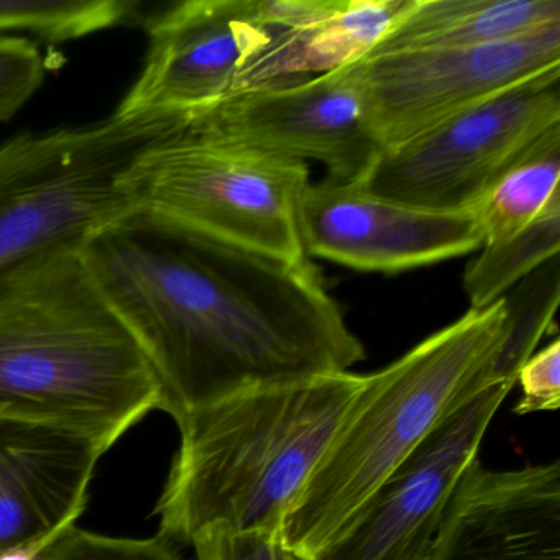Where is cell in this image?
Listing matches in <instances>:
<instances>
[{
    "instance_id": "cb8c5ba5",
    "label": "cell",
    "mask_w": 560,
    "mask_h": 560,
    "mask_svg": "<svg viewBox=\"0 0 560 560\" xmlns=\"http://www.w3.org/2000/svg\"><path fill=\"white\" fill-rule=\"evenodd\" d=\"M516 382L523 392L513 409L517 416L557 411L560 406V340L553 339L540 352L533 353L521 366Z\"/></svg>"
},
{
    "instance_id": "2e32d148",
    "label": "cell",
    "mask_w": 560,
    "mask_h": 560,
    "mask_svg": "<svg viewBox=\"0 0 560 560\" xmlns=\"http://www.w3.org/2000/svg\"><path fill=\"white\" fill-rule=\"evenodd\" d=\"M560 24V0H402L369 57L514 40Z\"/></svg>"
},
{
    "instance_id": "44dd1931",
    "label": "cell",
    "mask_w": 560,
    "mask_h": 560,
    "mask_svg": "<svg viewBox=\"0 0 560 560\" xmlns=\"http://www.w3.org/2000/svg\"><path fill=\"white\" fill-rule=\"evenodd\" d=\"M37 560H191L183 547L156 534L150 539H127L68 527L42 549Z\"/></svg>"
},
{
    "instance_id": "7402d4cb",
    "label": "cell",
    "mask_w": 560,
    "mask_h": 560,
    "mask_svg": "<svg viewBox=\"0 0 560 560\" xmlns=\"http://www.w3.org/2000/svg\"><path fill=\"white\" fill-rule=\"evenodd\" d=\"M47 77V61L31 38L0 35V124L32 100Z\"/></svg>"
},
{
    "instance_id": "ffe728a7",
    "label": "cell",
    "mask_w": 560,
    "mask_h": 560,
    "mask_svg": "<svg viewBox=\"0 0 560 560\" xmlns=\"http://www.w3.org/2000/svg\"><path fill=\"white\" fill-rule=\"evenodd\" d=\"M506 303V337L491 363L488 385L513 388L521 366L529 360L550 326H553L560 300V277L557 257L540 265L521 281Z\"/></svg>"
},
{
    "instance_id": "9a60e30c",
    "label": "cell",
    "mask_w": 560,
    "mask_h": 560,
    "mask_svg": "<svg viewBox=\"0 0 560 560\" xmlns=\"http://www.w3.org/2000/svg\"><path fill=\"white\" fill-rule=\"evenodd\" d=\"M401 4L402 0H258L261 42L242 71L237 93L320 77L362 60Z\"/></svg>"
},
{
    "instance_id": "30bf717a",
    "label": "cell",
    "mask_w": 560,
    "mask_h": 560,
    "mask_svg": "<svg viewBox=\"0 0 560 560\" xmlns=\"http://www.w3.org/2000/svg\"><path fill=\"white\" fill-rule=\"evenodd\" d=\"M511 386H488L445 419L317 560H428L445 511Z\"/></svg>"
},
{
    "instance_id": "4fadbf2b",
    "label": "cell",
    "mask_w": 560,
    "mask_h": 560,
    "mask_svg": "<svg viewBox=\"0 0 560 560\" xmlns=\"http://www.w3.org/2000/svg\"><path fill=\"white\" fill-rule=\"evenodd\" d=\"M107 451L78 432L0 418V557L42 552L77 526Z\"/></svg>"
},
{
    "instance_id": "7a4b0ae2",
    "label": "cell",
    "mask_w": 560,
    "mask_h": 560,
    "mask_svg": "<svg viewBox=\"0 0 560 560\" xmlns=\"http://www.w3.org/2000/svg\"><path fill=\"white\" fill-rule=\"evenodd\" d=\"M162 402L149 359L81 247L38 258L0 284V418L110 448Z\"/></svg>"
},
{
    "instance_id": "484cf974",
    "label": "cell",
    "mask_w": 560,
    "mask_h": 560,
    "mask_svg": "<svg viewBox=\"0 0 560 560\" xmlns=\"http://www.w3.org/2000/svg\"><path fill=\"white\" fill-rule=\"evenodd\" d=\"M291 560H298L296 557L291 556Z\"/></svg>"
},
{
    "instance_id": "277c9868",
    "label": "cell",
    "mask_w": 560,
    "mask_h": 560,
    "mask_svg": "<svg viewBox=\"0 0 560 560\" xmlns=\"http://www.w3.org/2000/svg\"><path fill=\"white\" fill-rule=\"evenodd\" d=\"M504 298L468 310L380 372L362 389L281 527L284 549L317 560L350 529L386 480L445 421L487 389L506 337Z\"/></svg>"
},
{
    "instance_id": "6da1fadb",
    "label": "cell",
    "mask_w": 560,
    "mask_h": 560,
    "mask_svg": "<svg viewBox=\"0 0 560 560\" xmlns=\"http://www.w3.org/2000/svg\"><path fill=\"white\" fill-rule=\"evenodd\" d=\"M81 255L176 422L245 389L350 372L365 347L311 260L209 244L132 212Z\"/></svg>"
},
{
    "instance_id": "ba28073f",
    "label": "cell",
    "mask_w": 560,
    "mask_h": 560,
    "mask_svg": "<svg viewBox=\"0 0 560 560\" xmlns=\"http://www.w3.org/2000/svg\"><path fill=\"white\" fill-rule=\"evenodd\" d=\"M192 133L258 155L316 162L327 182L359 183L382 153L352 65L293 83L242 91L201 116Z\"/></svg>"
},
{
    "instance_id": "5b68a950",
    "label": "cell",
    "mask_w": 560,
    "mask_h": 560,
    "mask_svg": "<svg viewBox=\"0 0 560 560\" xmlns=\"http://www.w3.org/2000/svg\"><path fill=\"white\" fill-rule=\"evenodd\" d=\"M179 124L175 117L113 114L0 143V284L132 214L127 173L147 147Z\"/></svg>"
},
{
    "instance_id": "7c38bea8",
    "label": "cell",
    "mask_w": 560,
    "mask_h": 560,
    "mask_svg": "<svg viewBox=\"0 0 560 560\" xmlns=\"http://www.w3.org/2000/svg\"><path fill=\"white\" fill-rule=\"evenodd\" d=\"M298 224L307 257L359 271L399 273L483 245L474 209L425 211L327 179L304 189Z\"/></svg>"
},
{
    "instance_id": "3957f363",
    "label": "cell",
    "mask_w": 560,
    "mask_h": 560,
    "mask_svg": "<svg viewBox=\"0 0 560 560\" xmlns=\"http://www.w3.org/2000/svg\"><path fill=\"white\" fill-rule=\"evenodd\" d=\"M363 382L342 372L260 386L179 419L182 442L153 510L160 536L179 547L211 526L281 537Z\"/></svg>"
},
{
    "instance_id": "ac0fdd59",
    "label": "cell",
    "mask_w": 560,
    "mask_h": 560,
    "mask_svg": "<svg viewBox=\"0 0 560 560\" xmlns=\"http://www.w3.org/2000/svg\"><path fill=\"white\" fill-rule=\"evenodd\" d=\"M559 250L560 196L516 237L481 247V254L468 265L464 275L470 310L491 306L540 265L556 258Z\"/></svg>"
},
{
    "instance_id": "9c48e42d",
    "label": "cell",
    "mask_w": 560,
    "mask_h": 560,
    "mask_svg": "<svg viewBox=\"0 0 560 560\" xmlns=\"http://www.w3.org/2000/svg\"><path fill=\"white\" fill-rule=\"evenodd\" d=\"M370 127L393 149L455 114L560 67V24L514 40L405 51L352 63Z\"/></svg>"
},
{
    "instance_id": "5bb4252c",
    "label": "cell",
    "mask_w": 560,
    "mask_h": 560,
    "mask_svg": "<svg viewBox=\"0 0 560 560\" xmlns=\"http://www.w3.org/2000/svg\"><path fill=\"white\" fill-rule=\"evenodd\" d=\"M428 560H560V464L465 471Z\"/></svg>"
},
{
    "instance_id": "8992f818",
    "label": "cell",
    "mask_w": 560,
    "mask_h": 560,
    "mask_svg": "<svg viewBox=\"0 0 560 560\" xmlns=\"http://www.w3.org/2000/svg\"><path fill=\"white\" fill-rule=\"evenodd\" d=\"M306 163L221 145L182 124L127 173L133 212L178 234L288 265L310 260L298 212Z\"/></svg>"
},
{
    "instance_id": "52a82bcc",
    "label": "cell",
    "mask_w": 560,
    "mask_h": 560,
    "mask_svg": "<svg viewBox=\"0 0 560 560\" xmlns=\"http://www.w3.org/2000/svg\"><path fill=\"white\" fill-rule=\"evenodd\" d=\"M556 127L560 67L382 150L355 185L411 208L465 211Z\"/></svg>"
},
{
    "instance_id": "603a6c76",
    "label": "cell",
    "mask_w": 560,
    "mask_h": 560,
    "mask_svg": "<svg viewBox=\"0 0 560 560\" xmlns=\"http://www.w3.org/2000/svg\"><path fill=\"white\" fill-rule=\"evenodd\" d=\"M196 560H291L281 537L265 533H235L222 526L202 529L192 539Z\"/></svg>"
},
{
    "instance_id": "d6986e66",
    "label": "cell",
    "mask_w": 560,
    "mask_h": 560,
    "mask_svg": "<svg viewBox=\"0 0 560 560\" xmlns=\"http://www.w3.org/2000/svg\"><path fill=\"white\" fill-rule=\"evenodd\" d=\"M137 8L130 0H0V35L60 44L116 27Z\"/></svg>"
},
{
    "instance_id": "d4e9b609",
    "label": "cell",
    "mask_w": 560,
    "mask_h": 560,
    "mask_svg": "<svg viewBox=\"0 0 560 560\" xmlns=\"http://www.w3.org/2000/svg\"><path fill=\"white\" fill-rule=\"evenodd\" d=\"M37 550H18V552L5 553L0 560H37Z\"/></svg>"
},
{
    "instance_id": "e0dca14e",
    "label": "cell",
    "mask_w": 560,
    "mask_h": 560,
    "mask_svg": "<svg viewBox=\"0 0 560 560\" xmlns=\"http://www.w3.org/2000/svg\"><path fill=\"white\" fill-rule=\"evenodd\" d=\"M560 127L549 130L474 206L483 245L510 241L559 198ZM481 245V247H483Z\"/></svg>"
},
{
    "instance_id": "8fae6325",
    "label": "cell",
    "mask_w": 560,
    "mask_h": 560,
    "mask_svg": "<svg viewBox=\"0 0 560 560\" xmlns=\"http://www.w3.org/2000/svg\"><path fill=\"white\" fill-rule=\"evenodd\" d=\"M261 42L258 0H186L149 25L145 61L117 117L208 113L238 90Z\"/></svg>"
}]
</instances>
